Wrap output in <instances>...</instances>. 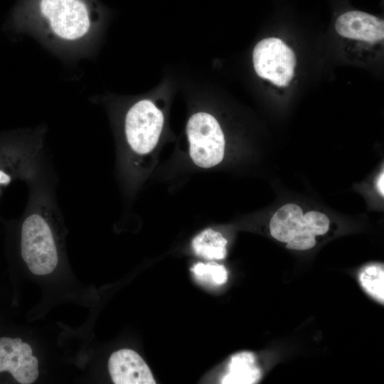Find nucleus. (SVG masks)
<instances>
[{
  "mask_svg": "<svg viewBox=\"0 0 384 384\" xmlns=\"http://www.w3.org/2000/svg\"><path fill=\"white\" fill-rule=\"evenodd\" d=\"M102 15L98 0H19L8 26L62 55H84L90 53Z\"/></svg>",
  "mask_w": 384,
  "mask_h": 384,
  "instance_id": "1",
  "label": "nucleus"
},
{
  "mask_svg": "<svg viewBox=\"0 0 384 384\" xmlns=\"http://www.w3.org/2000/svg\"><path fill=\"white\" fill-rule=\"evenodd\" d=\"M329 223L324 213L309 211L304 214L298 205L287 203L272 215L270 230L274 239L287 244V248L306 250L315 246L316 235L329 230Z\"/></svg>",
  "mask_w": 384,
  "mask_h": 384,
  "instance_id": "2",
  "label": "nucleus"
},
{
  "mask_svg": "<svg viewBox=\"0 0 384 384\" xmlns=\"http://www.w3.org/2000/svg\"><path fill=\"white\" fill-rule=\"evenodd\" d=\"M187 135L190 144V155L196 165L211 168L223 159L225 138L216 119L206 112H198L189 119Z\"/></svg>",
  "mask_w": 384,
  "mask_h": 384,
  "instance_id": "3",
  "label": "nucleus"
},
{
  "mask_svg": "<svg viewBox=\"0 0 384 384\" xmlns=\"http://www.w3.org/2000/svg\"><path fill=\"white\" fill-rule=\"evenodd\" d=\"M164 124L162 112L149 100H139L127 112L124 132L130 149L137 154L150 152L156 145Z\"/></svg>",
  "mask_w": 384,
  "mask_h": 384,
  "instance_id": "4",
  "label": "nucleus"
},
{
  "mask_svg": "<svg viewBox=\"0 0 384 384\" xmlns=\"http://www.w3.org/2000/svg\"><path fill=\"white\" fill-rule=\"evenodd\" d=\"M256 73L277 86L289 85L294 75L296 55L294 50L278 38H264L252 53Z\"/></svg>",
  "mask_w": 384,
  "mask_h": 384,
  "instance_id": "5",
  "label": "nucleus"
},
{
  "mask_svg": "<svg viewBox=\"0 0 384 384\" xmlns=\"http://www.w3.org/2000/svg\"><path fill=\"white\" fill-rule=\"evenodd\" d=\"M29 344L20 338H0V373L9 371L21 384L34 383L38 377V361Z\"/></svg>",
  "mask_w": 384,
  "mask_h": 384,
  "instance_id": "6",
  "label": "nucleus"
},
{
  "mask_svg": "<svg viewBox=\"0 0 384 384\" xmlns=\"http://www.w3.org/2000/svg\"><path fill=\"white\" fill-rule=\"evenodd\" d=\"M108 368L115 384H154L151 370L134 351L123 348L110 356Z\"/></svg>",
  "mask_w": 384,
  "mask_h": 384,
  "instance_id": "7",
  "label": "nucleus"
},
{
  "mask_svg": "<svg viewBox=\"0 0 384 384\" xmlns=\"http://www.w3.org/2000/svg\"><path fill=\"white\" fill-rule=\"evenodd\" d=\"M341 36L369 43L384 38V21L375 16L361 11H350L340 15L335 23Z\"/></svg>",
  "mask_w": 384,
  "mask_h": 384,
  "instance_id": "8",
  "label": "nucleus"
},
{
  "mask_svg": "<svg viewBox=\"0 0 384 384\" xmlns=\"http://www.w3.org/2000/svg\"><path fill=\"white\" fill-rule=\"evenodd\" d=\"M262 377V370L253 353L243 351L230 359L227 372L221 379L223 384H254Z\"/></svg>",
  "mask_w": 384,
  "mask_h": 384,
  "instance_id": "9",
  "label": "nucleus"
},
{
  "mask_svg": "<svg viewBox=\"0 0 384 384\" xmlns=\"http://www.w3.org/2000/svg\"><path fill=\"white\" fill-rule=\"evenodd\" d=\"M227 243L221 233L208 228L193 238L192 247L198 256L208 260H222L227 254Z\"/></svg>",
  "mask_w": 384,
  "mask_h": 384,
  "instance_id": "10",
  "label": "nucleus"
},
{
  "mask_svg": "<svg viewBox=\"0 0 384 384\" xmlns=\"http://www.w3.org/2000/svg\"><path fill=\"white\" fill-rule=\"evenodd\" d=\"M358 279L363 289L373 298L383 304L384 267L383 264H371L359 272Z\"/></svg>",
  "mask_w": 384,
  "mask_h": 384,
  "instance_id": "11",
  "label": "nucleus"
},
{
  "mask_svg": "<svg viewBox=\"0 0 384 384\" xmlns=\"http://www.w3.org/2000/svg\"><path fill=\"white\" fill-rule=\"evenodd\" d=\"M191 271L198 280L210 284L222 285L228 280L225 267L215 262L196 263L192 267Z\"/></svg>",
  "mask_w": 384,
  "mask_h": 384,
  "instance_id": "12",
  "label": "nucleus"
},
{
  "mask_svg": "<svg viewBox=\"0 0 384 384\" xmlns=\"http://www.w3.org/2000/svg\"><path fill=\"white\" fill-rule=\"evenodd\" d=\"M13 179V176L6 171L0 170V186H7Z\"/></svg>",
  "mask_w": 384,
  "mask_h": 384,
  "instance_id": "13",
  "label": "nucleus"
},
{
  "mask_svg": "<svg viewBox=\"0 0 384 384\" xmlns=\"http://www.w3.org/2000/svg\"><path fill=\"white\" fill-rule=\"evenodd\" d=\"M383 183H384V174H383V171H382V173L379 175L378 179H377V182H376V187H377V189L378 191V192L380 193V195H382V196H384V185H383Z\"/></svg>",
  "mask_w": 384,
  "mask_h": 384,
  "instance_id": "14",
  "label": "nucleus"
}]
</instances>
